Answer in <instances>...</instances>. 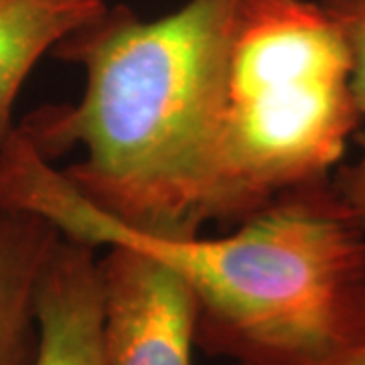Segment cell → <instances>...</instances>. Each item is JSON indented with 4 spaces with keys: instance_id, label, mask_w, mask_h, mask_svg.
Masks as SVG:
<instances>
[{
    "instance_id": "1",
    "label": "cell",
    "mask_w": 365,
    "mask_h": 365,
    "mask_svg": "<svg viewBox=\"0 0 365 365\" xmlns=\"http://www.w3.org/2000/svg\"><path fill=\"white\" fill-rule=\"evenodd\" d=\"M0 201L63 237L167 264L193 292L195 345L237 365H333L365 343V232L331 177L223 237L144 234L90 203L16 126L0 148Z\"/></svg>"
},
{
    "instance_id": "2",
    "label": "cell",
    "mask_w": 365,
    "mask_h": 365,
    "mask_svg": "<svg viewBox=\"0 0 365 365\" xmlns=\"http://www.w3.org/2000/svg\"><path fill=\"white\" fill-rule=\"evenodd\" d=\"M240 0H187L144 21L104 6L53 53L78 63L76 106H47L19 126L81 195L144 234L195 235L207 222L209 167L223 66Z\"/></svg>"
},
{
    "instance_id": "3",
    "label": "cell",
    "mask_w": 365,
    "mask_h": 365,
    "mask_svg": "<svg viewBox=\"0 0 365 365\" xmlns=\"http://www.w3.org/2000/svg\"><path fill=\"white\" fill-rule=\"evenodd\" d=\"M364 124L353 57L325 2L240 0L211 143L209 220H246L329 179Z\"/></svg>"
},
{
    "instance_id": "4",
    "label": "cell",
    "mask_w": 365,
    "mask_h": 365,
    "mask_svg": "<svg viewBox=\"0 0 365 365\" xmlns=\"http://www.w3.org/2000/svg\"><path fill=\"white\" fill-rule=\"evenodd\" d=\"M110 365H191L197 304L167 264L112 244L100 258Z\"/></svg>"
},
{
    "instance_id": "5",
    "label": "cell",
    "mask_w": 365,
    "mask_h": 365,
    "mask_svg": "<svg viewBox=\"0 0 365 365\" xmlns=\"http://www.w3.org/2000/svg\"><path fill=\"white\" fill-rule=\"evenodd\" d=\"M33 365H110L104 288L96 248L59 237L43 268Z\"/></svg>"
},
{
    "instance_id": "6",
    "label": "cell",
    "mask_w": 365,
    "mask_h": 365,
    "mask_svg": "<svg viewBox=\"0 0 365 365\" xmlns=\"http://www.w3.org/2000/svg\"><path fill=\"white\" fill-rule=\"evenodd\" d=\"M59 237L41 215L0 201V365H33L37 287Z\"/></svg>"
},
{
    "instance_id": "7",
    "label": "cell",
    "mask_w": 365,
    "mask_h": 365,
    "mask_svg": "<svg viewBox=\"0 0 365 365\" xmlns=\"http://www.w3.org/2000/svg\"><path fill=\"white\" fill-rule=\"evenodd\" d=\"M106 6H57L47 0H0V148L16 128L13 110L45 53Z\"/></svg>"
},
{
    "instance_id": "8",
    "label": "cell",
    "mask_w": 365,
    "mask_h": 365,
    "mask_svg": "<svg viewBox=\"0 0 365 365\" xmlns=\"http://www.w3.org/2000/svg\"><path fill=\"white\" fill-rule=\"evenodd\" d=\"M329 9L343 26V33L351 49L353 91L359 112L365 120V0L343 4V6H329Z\"/></svg>"
},
{
    "instance_id": "9",
    "label": "cell",
    "mask_w": 365,
    "mask_h": 365,
    "mask_svg": "<svg viewBox=\"0 0 365 365\" xmlns=\"http://www.w3.org/2000/svg\"><path fill=\"white\" fill-rule=\"evenodd\" d=\"M353 140L357 144L359 153L353 163L337 169L333 182L365 232V120L359 130L355 132Z\"/></svg>"
},
{
    "instance_id": "10",
    "label": "cell",
    "mask_w": 365,
    "mask_h": 365,
    "mask_svg": "<svg viewBox=\"0 0 365 365\" xmlns=\"http://www.w3.org/2000/svg\"><path fill=\"white\" fill-rule=\"evenodd\" d=\"M333 365H365V343H361L359 347H355L349 353H345L339 361H335Z\"/></svg>"
},
{
    "instance_id": "11",
    "label": "cell",
    "mask_w": 365,
    "mask_h": 365,
    "mask_svg": "<svg viewBox=\"0 0 365 365\" xmlns=\"http://www.w3.org/2000/svg\"><path fill=\"white\" fill-rule=\"evenodd\" d=\"M57 6H91V4H102L104 0H47Z\"/></svg>"
},
{
    "instance_id": "12",
    "label": "cell",
    "mask_w": 365,
    "mask_h": 365,
    "mask_svg": "<svg viewBox=\"0 0 365 365\" xmlns=\"http://www.w3.org/2000/svg\"><path fill=\"white\" fill-rule=\"evenodd\" d=\"M329 6H343V4H353V2H361V0H323Z\"/></svg>"
}]
</instances>
